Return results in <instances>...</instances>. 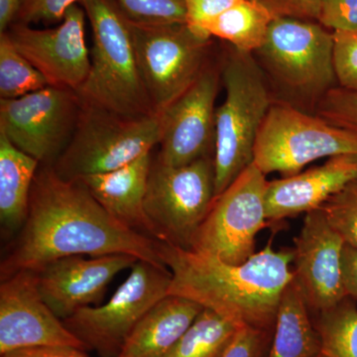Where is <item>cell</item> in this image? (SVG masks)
Instances as JSON below:
<instances>
[{
    "mask_svg": "<svg viewBox=\"0 0 357 357\" xmlns=\"http://www.w3.org/2000/svg\"><path fill=\"white\" fill-rule=\"evenodd\" d=\"M129 255L166 267L157 241L117 222L93 198L83 181L65 180L42 166L30 194L27 220L0 265V277L38 271L70 256Z\"/></svg>",
    "mask_w": 357,
    "mask_h": 357,
    "instance_id": "1",
    "label": "cell"
},
{
    "mask_svg": "<svg viewBox=\"0 0 357 357\" xmlns=\"http://www.w3.org/2000/svg\"><path fill=\"white\" fill-rule=\"evenodd\" d=\"M157 251L172 274L168 295L211 310L236 328L274 331L282 294L293 280L294 249L271 243L241 264L157 241Z\"/></svg>",
    "mask_w": 357,
    "mask_h": 357,
    "instance_id": "2",
    "label": "cell"
},
{
    "mask_svg": "<svg viewBox=\"0 0 357 357\" xmlns=\"http://www.w3.org/2000/svg\"><path fill=\"white\" fill-rule=\"evenodd\" d=\"M93 30L91 69L77 89L83 102L123 116L156 114L141 77L130 20L115 0L81 2Z\"/></svg>",
    "mask_w": 357,
    "mask_h": 357,
    "instance_id": "3",
    "label": "cell"
},
{
    "mask_svg": "<svg viewBox=\"0 0 357 357\" xmlns=\"http://www.w3.org/2000/svg\"><path fill=\"white\" fill-rule=\"evenodd\" d=\"M222 74L225 98L215 110V197L252 165L258 134L273 105L264 72L252 53L232 48Z\"/></svg>",
    "mask_w": 357,
    "mask_h": 357,
    "instance_id": "4",
    "label": "cell"
},
{
    "mask_svg": "<svg viewBox=\"0 0 357 357\" xmlns=\"http://www.w3.org/2000/svg\"><path fill=\"white\" fill-rule=\"evenodd\" d=\"M160 137L159 114L123 116L82 100L72 139L52 167L65 180L112 172L152 152Z\"/></svg>",
    "mask_w": 357,
    "mask_h": 357,
    "instance_id": "5",
    "label": "cell"
},
{
    "mask_svg": "<svg viewBox=\"0 0 357 357\" xmlns=\"http://www.w3.org/2000/svg\"><path fill=\"white\" fill-rule=\"evenodd\" d=\"M253 55L275 83L294 96L318 103L337 86L333 32L318 21L275 18Z\"/></svg>",
    "mask_w": 357,
    "mask_h": 357,
    "instance_id": "6",
    "label": "cell"
},
{
    "mask_svg": "<svg viewBox=\"0 0 357 357\" xmlns=\"http://www.w3.org/2000/svg\"><path fill=\"white\" fill-rule=\"evenodd\" d=\"M347 154L357 155L356 134L290 103H273L258 134L253 164L264 175L289 177L317 160Z\"/></svg>",
    "mask_w": 357,
    "mask_h": 357,
    "instance_id": "7",
    "label": "cell"
},
{
    "mask_svg": "<svg viewBox=\"0 0 357 357\" xmlns=\"http://www.w3.org/2000/svg\"><path fill=\"white\" fill-rule=\"evenodd\" d=\"M215 199L213 156L180 167L152 161L145 211L157 241L191 250L195 234Z\"/></svg>",
    "mask_w": 357,
    "mask_h": 357,
    "instance_id": "8",
    "label": "cell"
},
{
    "mask_svg": "<svg viewBox=\"0 0 357 357\" xmlns=\"http://www.w3.org/2000/svg\"><path fill=\"white\" fill-rule=\"evenodd\" d=\"M171 281L168 268L138 260L107 304L84 307L63 323L88 351H95L100 357H119L140 319L168 296Z\"/></svg>",
    "mask_w": 357,
    "mask_h": 357,
    "instance_id": "9",
    "label": "cell"
},
{
    "mask_svg": "<svg viewBox=\"0 0 357 357\" xmlns=\"http://www.w3.org/2000/svg\"><path fill=\"white\" fill-rule=\"evenodd\" d=\"M268 181L255 165L215 197L192 238L191 250L229 264L255 255L256 236L270 227L266 217Z\"/></svg>",
    "mask_w": 357,
    "mask_h": 357,
    "instance_id": "10",
    "label": "cell"
},
{
    "mask_svg": "<svg viewBox=\"0 0 357 357\" xmlns=\"http://www.w3.org/2000/svg\"><path fill=\"white\" fill-rule=\"evenodd\" d=\"M136 58L154 112L160 114L189 88L208 64L211 38L187 23L141 24L130 20Z\"/></svg>",
    "mask_w": 357,
    "mask_h": 357,
    "instance_id": "11",
    "label": "cell"
},
{
    "mask_svg": "<svg viewBox=\"0 0 357 357\" xmlns=\"http://www.w3.org/2000/svg\"><path fill=\"white\" fill-rule=\"evenodd\" d=\"M82 98L72 89L48 86L0 100V133L42 166H54L77 128Z\"/></svg>",
    "mask_w": 357,
    "mask_h": 357,
    "instance_id": "12",
    "label": "cell"
},
{
    "mask_svg": "<svg viewBox=\"0 0 357 357\" xmlns=\"http://www.w3.org/2000/svg\"><path fill=\"white\" fill-rule=\"evenodd\" d=\"M220 79V70L208 63L196 81L160 112L161 137L156 158L161 163L180 167L215 155Z\"/></svg>",
    "mask_w": 357,
    "mask_h": 357,
    "instance_id": "13",
    "label": "cell"
},
{
    "mask_svg": "<svg viewBox=\"0 0 357 357\" xmlns=\"http://www.w3.org/2000/svg\"><path fill=\"white\" fill-rule=\"evenodd\" d=\"M70 347L88 351L45 303L38 272L24 269L0 285V356L32 347Z\"/></svg>",
    "mask_w": 357,
    "mask_h": 357,
    "instance_id": "14",
    "label": "cell"
},
{
    "mask_svg": "<svg viewBox=\"0 0 357 357\" xmlns=\"http://www.w3.org/2000/svg\"><path fill=\"white\" fill-rule=\"evenodd\" d=\"M86 13L77 4L52 29L13 23L6 33L15 48L43 75L48 84L77 91L89 76L91 54L84 36Z\"/></svg>",
    "mask_w": 357,
    "mask_h": 357,
    "instance_id": "15",
    "label": "cell"
},
{
    "mask_svg": "<svg viewBox=\"0 0 357 357\" xmlns=\"http://www.w3.org/2000/svg\"><path fill=\"white\" fill-rule=\"evenodd\" d=\"M293 280L310 314L325 311L347 297L342 282V237L321 208L310 211L294 239Z\"/></svg>",
    "mask_w": 357,
    "mask_h": 357,
    "instance_id": "16",
    "label": "cell"
},
{
    "mask_svg": "<svg viewBox=\"0 0 357 357\" xmlns=\"http://www.w3.org/2000/svg\"><path fill=\"white\" fill-rule=\"evenodd\" d=\"M137 261L129 255L61 258L37 271L40 293L56 316L64 321L84 307L102 302L114 277Z\"/></svg>",
    "mask_w": 357,
    "mask_h": 357,
    "instance_id": "17",
    "label": "cell"
},
{
    "mask_svg": "<svg viewBox=\"0 0 357 357\" xmlns=\"http://www.w3.org/2000/svg\"><path fill=\"white\" fill-rule=\"evenodd\" d=\"M357 177V155L331 157L323 165L268 182L269 225L321 208Z\"/></svg>",
    "mask_w": 357,
    "mask_h": 357,
    "instance_id": "18",
    "label": "cell"
},
{
    "mask_svg": "<svg viewBox=\"0 0 357 357\" xmlns=\"http://www.w3.org/2000/svg\"><path fill=\"white\" fill-rule=\"evenodd\" d=\"M152 152L112 172L79 178L93 198L117 222L156 239V232L145 211Z\"/></svg>",
    "mask_w": 357,
    "mask_h": 357,
    "instance_id": "19",
    "label": "cell"
},
{
    "mask_svg": "<svg viewBox=\"0 0 357 357\" xmlns=\"http://www.w3.org/2000/svg\"><path fill=\"white\" fill-rule=\"evenodd\" d=\"M203 310V306L195 301L166 296L140 319L119 357L165 356Z\"/></svg>",
    "mask_w": 357,
    "mask_h": 357,
    "instance_id": "20",
    "label": "cell"
},
{
    "mask_svg": "<svg viewBox=\"0 0 357 357\" xmlns=\"http://www.w3.org/2000/svg\"><path fill=\"white\" fill-rule=\"evenodd\" d=\"M39 165L0 133V222L6 236L20 232L27 220Z\"/></svg>",
    "mask_w": 357,
    "mask_h": 357,
    "instance_id": "21",
    "label": "cell"
},
{
    "mask_svg": "<svg viewBox=\"0 0 357 357\" xmlns=\"http://www.w3.org/2000/svg\"><path fill=\"white\" fill-rule=\"evenodd\" d=\"M319 349V335L311 314L292 280L282 294L267 357H314Z\"/></svg>",
    "mask_w": 357,
    "mask_h": 357,
    "instance_id": "22",
    "label": "cell"
},
{
    "mask_svg": "<svg viewBox=\"0 0 357 357\" xmlns=\"http://www.w3.org/2000/svg\"><path fill=\"white\" fill-rule=\"evenodd\" d=\"M275 18L259 0H243L202 26L198 34L225 40L236 50L253 54L264 44Z\"/></svg>",
    "mask_w": 357,
    "mask_h": 357,
    "instance_id": "23",
    "label": "cell"
},
{
    "mask_svg": "<svg viewBox=\"0 0 357 357\" xmlns=\"http://www.w3.org/2000/svg\"><path fill=\"white\" fill-rule=\"evenodd\" d=\"M311 316L319 338V349L314 357H357L356 301L345 297Z\"/></svg>",
    "mask_w": 357,
    "mask_h": 357,
    "instance_id": "24",
    "label": "cell"
},
{
    "mask_svg": "<svg viewBox=\"0 0 357 357\" xmlns=\"http://www.w3.org/2000/svg\"><path fill=\"white\" fill-rule=\"evenodd\" d=\"M236 330L217 312L204 309L164 357H222Z\"/></svg>",
    "mask_w": 357,
    "mask_h": 357,
    "instance_id": "25",
    "label": "cell"
},
{
    "mask_svg": "<svg viewBox=\"0 0 357 357\" xmlns=\"http://www.w3.org/2000/svg\"><path fill=\"white\" fill-rule=\"evenodd\" d=\"M50 86L15 48L6 32L0 33V98L14 100Z\"/></svg>",
    "mask_w": 357,
    "mask_h": 357,
    "instance_id": "26",
    "label": "cell"
},
{
    "mask_svg": "<svg viewBox=\"0 0 357 357\" xmlns=\"http://www.w3.org/2000/svg\"><path fill=\"white\" fill-rule=\"evenodd\" d=\"M319 208L344 243L357 248V177Z\"/></svg>",
    "mask_w": 357,
    "mask_h": 357,
    "instance_id": "27",
    "label": "cell"
},
{
    "mask_svg": "<svg viewBox=\"0 0 357 357\" xmlns=\"http://www.w3.org/2000/svg\"><path fill=\"white\" fill-rule=\"evenodd\" d=\"M128 20L141 24L185 23V0H115Z\"/></svg>",
    "mask_w": 357,
    "mask_h": 357,
    "instance_id": "28",
    "label": "cell"
},
{
    "mask_svg": "<svg viewBox=\"0 0 357 357\" xmlns=\"http://www.w3.org/2000/svg\"><path fill=\"white\" fill-rule=\"evenodd\" d=\"M317 115L357 135V91L335 86L317 103Z\"/></svg>",
    "mask_w": 357,
    "mask_h": 357,
    "instance_id": "29",
    "label": "cell"
},
{
    "mask_svg": "<svg viewBox=\"0 0 357 357\" xmlns=\"http://www.w3.org/2000/svg\"><path fill=\"white\" fill-rule=\"evenodd\" d=\"M333 66L337 86L357 91V30L333 31Z\"/></svg>",
    "mask_w": 357,
    "mask_h": 357,
    "instance_id": "30",
    "label": "cell"
},
{
    "mask_svg": "<svg viewBox=\"0 0 357 357\" xmlns=\"http://www.w3.org/2000/svg\"><path fill=\"white\" fill-rule=\"evenodd\" d=\"M83 0H21L17 15L13 23L43 24L62 22L68 9Z\"/></svg>",
    "mask_w": 357,
    "mask_h": 357,
    "instance_id": "31",
    "label": "cell"
},
{
    "mask_svg": "<svg viewBox=\"0 0 357 357\" xmlns=\"http://www.w3.org/2000/svg\"><path fill=\"white\" fill-rule=\"evenodd\" d=\"M274 331L237 328L222 357H267Z\"/></svg>",
    "mask_w": 357,
    "mask_h": 357,
    "instance_id": "32",
    "label": "cell"
},
{
    "mask_svg": "<svg viewBox=\"0 0 357 357\" xmlns=\"http://www.w3.org/2000/svg\"><path fill=\"white\" fill-rule=\"evenodd\" d=\"M318 22L333 32L357 30V0H321Z\"/></svg>",
    "mask_w": 357,
    "mask_h": 357,
    "instance_id": "33",
    "label": "cell"
},
{
    "mask_svg": "<svg viewBox=\"0 0 357 357\" xmlns=\"http://www.w3.org/2000/svg\"><path fill=\"white\" fill-rule=\"evenodd\" d=\"M243 0H185V23L198 34L202 26Z\"/></svg>",
    "mask_w": 357,
    "mask_h": 357,
    "instance_id": "34",
    "label": "cell"
},
{
    "mask_svg": "<svg viewBox=\"0 0 357 357\" xmlns=\"http://www.w3.org/2000/svg\"><path fill=\"white\" fill-rule=\"evenodd\" d=\"M276 17L318 21L321 0H259Z\"/></svg>",
    "mask_w": 357,
    "mask_h": 357,
    "instance_id": "35",
    "label": "cell"
},
{
    "mask_svg": "<svg viewBox=\"0 0 357 357\" xmlns=\"http://www.w3.org/2000/svg\"><path fill=\"white\" fill-rule=\"evenodd\" d=\"M342 268L345 295L357 301V248L349 244L342 249Z\"/></svg>",
    "mask_w": 357,
    "mask_h": 357,
    "instance_id": "36",
    "label": "cell"
},
{
    "mask_svg": "<svg viewBox=\"0 0 357 357\" xmlns=\"http://www.w3.org/2000/svg\"><path fill=\"white\" fill-rule=\"evenodd\" d=\"M0 357H89L86 351L70 347H32L18 349Z\"/></svg>",
    "mask_w": 357,
    "mask_h": 357,
    "instance_id": "37",
    "label": "cell"
},
{
    "mask_svg": "<svg viewBox=\"0 0 357 357\" xmlns=\"http://www.w3.org/2000/svg\"><path fill=\"white\" fill-rule=\"evenodd\" d=\"M21 0H0V33L6 32L15 20Z\"/></svg>",
    "mask_w": 357,
    "mask_h": 357,
    "instance_id": "38",
    "label": "cell"
}]
</instances>
